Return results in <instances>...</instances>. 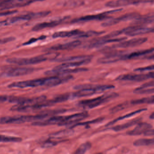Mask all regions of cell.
I'll use <instances>...</instances> for the list:
<instances>
[{"mask_svg":"<svg viewBox=\"0 0 154 154\" xmlns=\"http://www.w3.org/2000/svg\"><path fill=\"white\" fill-rule=\"evenodd\" d=\"M64 116H57L52 117L44 121H38L33 122L32 125L35 126H46L53 125L59 124L64 118Z\"/></svg>","mask_w":154,"mask_h":154,"instance_id":"obj_18","label":"cell"},{"mask_svg":"<svg viewBox=\"0 0 154 154\" xmlns=\"http://www.w3.org/2000/svg\"><path fill=\"white\" fill-rule=\"evenodd\" d=\"M81 44V42L79 40L73 41L64 44H57L52 46L48 49L49 51H57L75 49L79 47Z\"/></svg>","mask_w":154,"mask_h":154,"instance_id":"obj_16","label":"cell"},{"mask_svg":"<svg viewBox=\"0 0 154 154\" xmlns=\"http://www.w3.org/2000/svg\"><path fill=\"white\" fill-rule=\"evenodd\" d=\"M147 110V108H142V109H139V110H136V111H134V112H132V113H129V114L126 115H125L123 116L120 117L116 119H115L113 121H111L110 123H108L107 125V126H109L113 125L114 124L116 123L117 122H118L120 120H124V119H126V118H128L131 117L137 114H139V113H141V112H143Z\"/></svg>","mask_w":154,"mask_h":154,"instance_id":"obj_28","label":"cell"},{"mask_svg":"<svg viewBox=\"0 0 154 154\" xmlns=\"http://www.w3.org/2000/svg\"><path fill=\"white\" fill-rule=\"evenodd\" d=\"M147 41L146 38H134L127 41H123L114 45L113 47L116 48H128L136 47L142 45Z\"/></svg>","mask_w":154,"mask_h":154,"instance_id":"obj_12","label":"cell"},{"mask_svg":"<svg viewBox=\"0 0 154 154\" xmlns=\"http://www.w3.org/2000/svg\"><path fill=\"white\" fill-rule=\"evenodd\" d=\"M141 118H137V119H134L132 121L128 122L126 124H123L119 125L113 127L111 128L112 130L115 131V132H119V131H122L125 130L127 128L131 127L134 125L137 124L138 123L141 121Z\"/></svg>","mask_w":154,"mask_h":154,"instance_id":"obj_26","label":"cell"},{"mask_svg":"<svg viewBox=\"0 0 154 154\" xmlns=\"http://www.w3.org/2000/svg\"><path fill=\"white\" fill-rule=\"evenodd\" d=\"M91 147V144L89 142H87L82 144L77 149L75 154H82L85 153L86 152L88 151Z\"/></svg>","mask_w":154,"mask_h":154,"instance_id":"obj_31","label":"cell"},{"mask_svg":"<svg viewBox=\"0 0 154 154\" xmlns=\"http://www.w3.org/2000/svg\"><path fill=\"white\" fill-rule=\"evenodd\" d=\"M148 59H154V55H152L151 56H149L147 58Z\"/></svg>","mask_w":154,"mask_h":154,"instance_id":"obj_44","label":"cell"},{"mask_svg":"<svg viewBox=\"0 0 154 154\" xmlns=\"http://www.w3.org/2000/svg\"><path fill=\"white\" fill-rule=\"evenodd\" d=\"M130 104H131V102H126L125 103H122V104H119L116 106L114 107L113 108L110 109V112L112 114H115V113H117L119 112L121 110H124L125 108H127Z\"/></svg>","mask_w":154,"mask_h":154,"instance_id":"obj_32","label":"cell"},{"mask_svg":"<svg viewBox=\"0 0 154 154\" xmlns=\"http://www.w3.org/2000/svg\"><path fill=\"white\" fill-rule=\"evenodd\" d=\"M9 97L10 96H0V104L9 101Z\"/></svg>","mask_w":154,"mask_h":154,"instance_id":"obj_41","label":"cell"},{"mask_svg":"<svg viewBox=\"0 0 154 154\" xmlns=\"http://www.w3.org/2000/svg\"><path fill=\"white\" fill-rule=\"evenodd\" d=\"M152 87H154V80L145 83L143 84L142 86L140 87L142 88H147Z\"/></svg>","mask_w":154,"mask_h":154,"instance_id":"obj_40","label":"cell"},{"mask_svg":"<svg viewBox=\"0 0 154 154\" xmlns=\"http://www.w3.org/2000/svg\"><path fill=\"white\" fill-rule=\"evenodd\" d=\"M118 94L116 93L106 94L98 97L90 99L82 100L78 103L79 106L87 108H92L97 107L104 103L108 102L111 99L118 96Z\"/></svg>","mask_w":154,"mask_h":154,"instance_id":"obj_4","label":"cell"},{"mask_svg":"<svg viewBox=\"0 0 154 154\" xmlns=\"http://www.w3.org/2000/svg\"><path fill=\"white\" fill-rule=\"evenodd\" d=\"M153 52H154V48L148 49L139 51L135 52L129 54H124V56H123L122 60L135 58L144 56Z\"/></svg>","mask_w":154,"mask_h":154,"instance_id":"obj_24","label":"cell"},{"mask_svg":"<svg viewBox=\"0 0 154 154\" xmlns=\"http://www.w3.org/2000/svg\"><path fill=\"white\" fill-rule=\"evenodd\" d=\"M83 32L79 30H72L70 31H63L57 32L52 35L53 38H67V37L78 36Z\"/></svg>","mask_w":154,"mask_h":154,"instance_id":"obj_23","label":"cell"},{"mask_svg":"<svg viewBox=\"0 0 154 154\" xmlns=\"http://www.w3.org/2000/svg\"><path fill=\"white\" fill-rule=\"evenodd\" d=\"M154 77V72L147 74H126L121 75L116 78L117 80H129V81H141L146 80Z\"/></svg>","mask_w":154,"mask_h":154,"instance_id":"obj_11","label":"cell"},{"mask_svg":"<svg viewBox=\"0 0 154 154\" xmlns=\"http://www.w3.org/2000/svg\"><path fill=\"white\" fill-rule=\"evenodd\" d=\"M91 60V59H87L85 60L80 61L65 62V63L60 64V65L55 67L54 68L56 69H65L76 68L77 67L88 64L90 62Z\"/></svg>","mask_w":154,"mask_h":154,"instance_id":"obj_20","label":"cell"},{"mask_svg":"<svg viewBox=\"0 0 154 154\" xmlns=\"http://www.w3.org/2000/svg\"><path fill=\"white\" fill-rule=\"evenodd\" d=\"M103 119L104 118H97V119H94V120H91V121H88V122H85V123H77V124L74 125V126H73L71 127L73 128V127L79 126H84V125H88L91 124H95V123H98V122H100V121H102Z\"/></svg>","mask_w":154,"mask_h":154,"instance_id":"obj_36","label":"cell"},{"mask_svg":"<svg viewBox=\"0 0 154 154\" xmlns=\"http://www.w3.org/2000/svg\"><path fill=\"white\" fill-rule=\"evenodd\" d=\"M57 57V53H49L31 58H9L6 59V61L10 64L23 66L38 64L46 61L49 59L53 60L56 59Z\"/></svg>","mask_w":154,"mask_h":154,"instance_id":"obj_2","label":"cell"},{"mask_svg":"<svg viewBox=\"0 0 154 154\" xmlns=\"http://www.w3.org/2000/svg\"><path fill=\"white\" fill-rule=\"evenodd\" d=\"M140 14L138 13L132 12L130 13L124 14L122 16H119L118 18L114 19H109L106 22L103 23L102 24L103 27H108L112 26L117 24L119 23L121 21H126L132 20H137L140 16Z\"/></svg>","mask_w":154,"mask_h":154,"instance_id":"obj_8","label":"cell"},{"mask_svg":"<svg viewBox=\"0 0 154 154\" xmlns=\"http://www.w3.org/2000/svg\"><path fill=\"white\" fill-rule=\"evenodd\" d=\"M91 56L89 55H81V56H72V57H66V58H57L53 60L58 62H71V61H80L87 59H91Z\"/></svg>","mask_w":154,"mask_h":154,"instance_id":"obj_25","label":"cell"},{"mask_svg":"<svg viewBox=\"0 0 154 154\" xmlns=\"http://www.w3.org/2000/svg\"><path fill=\"white\" fill-rule=\"evenodd\" d=\"M88 116V112H83L77 113L68 116H64L63 120L58 125L60 126L70 125L72 124L79 123L80 121L87 118Z\"/></svg>","mask_w":154,"mask_h":154,"instance_id":"obj_9","label":"cell"},{"mask_svg":"<svg viewBox=\"0 0 154 154\" xmlns=\"http://www.w3.org/2000/svg\"><path fill=\"white\" fill-rule=\"evenodd\" d=\"M25 0H3L0 2L1 10H9L12 8L20 7V4Z\"/></svg>","mask_w":154,"mask_h":154,"instance_id":"obj_21","label":"cell"},{"mask_svg":"<svg viewBox=\"0 0 154 154\" xmlns=\"http://www.w3.org/2000/svg\"><path fill=\"white\" fill-rule=\"evenodd\" d=\"M59 143V142L52 140V139H50V140H48L45 141L42 144V146L44 147V148H50V147H52L53 146H56Z\"/></svg>","mask_w":154,"mask_h":154,"instance_id":"obj_35","label":"cell"},{"mask_svg":"<svg viewBox=\"0 0 154 154\" xmlns=\"http://www.w3.org/2000/svg\"><path fill=\"white\" fill-rule=\"evenodd\" d=\"M73 133L74 131L72 130V128L65 129V130H61L57 133L52 134L51 135V138L52 139H60L71 135Z\"/></svg>","mask_w":154,"mask_h":154,"instance_id":"obj_27","label":"cell"},{"mask_svg":"<svg viewBox=\"0 0 154 154\" xmlns=\"http://www.w3.org/2000/svg\"><path fill=\"white\" fill-rule=\"evenodd\" d=\"M134 93L136 94H150L154 93V88H142L139 87L134 90Z\"/></svg>","mask_w":154,"mask_h":154,"instance_id":"obj_34","label":"cell"},{"mask_svg":"<svg viewBox=\"0 0 154 154\" xmlns=\"http://www.w3.org/2000/svg\"><path fill=\"white\" fill-rule=\"evenodd\" d=\"M153 78H154V77Z\"/></svg>","mask_w":154,"mask_h":154,"instance_id":"obj_45","label":"cell"},{"mask_svg":"<svg viewBox=\"0 0 154 154\" xmlns=\"http://www.w3.org/2000/svg\"><path fill=\"white\" fill-rule=\"evenodd\" d=\"M15 39V38L13 37H7V38H3L0 39V45L5 44L8 42L13 41Z\"/></svg>","mask_w":154,"mask_h":154,"instance_id":"obj_38","label":"cell"},{"mask_svg":"<svg viewBox=\"0 0 154 154\" xmlns=\"http://www.w3.org/2000/svg\"><path fill=\"white\" fill-rule=\"evenodd\" d=\"M143 134L145 136H154V129H151H151L147 130Z\"/></svg>","mask_w":154,"mask_h":154,"instance_id":"obj_42","label":"cell"},{"mask_svg":"<svg viewBox=\"0 0 154 154\" xmlns=\"http://www.w3.org/2000/svg\"><path fill=\"white\" fill-rule=\"evenodd\" d=\"M135 146H146L154 145V138L151 139H140L136 140L134 143Z\"/></svg>","mask_w":154,"mask_h":154,"instance_id":"obj_29","label":"cell"},{"mask_svg":"<svg viewBox=\"0 0 154 154\" xmlns=\"http://www.w3.org/2000/svg\"><path fill=\"white\" fill-rule=\"evenodd\" d=\"M153 22H154V13L150 14L143 16L140 15L139 18L134 20L133 25L143 26Z\"/></svg>","mask_w":154,"mask_h":154,"instance_id":"obj_22","label":"cell"},{"mask_svg":"<svg viewBox=\"0 0 154 154\" xmlns=\"http://www.w3.org/2000/svg\"><path fill=\"white\" fill-rule=\"evenodd\" d=\"M68 18H69V16H65V17H61L59 19L52 20L50 21L44 22L38 24L32 27V31H38L42 30L43 29L56 27V26L62 24L63 22L65 21Z\"/></svg>","mask_w":154,"mask_h":154,"instance_id":"obj_10","label":"cell"},{"mask_svg":"<svg viewBox=\"0 0 154 154\" xmlns=\"http://www.w3.org/2000/svg\"><path fill=\"white\" fill-rule=\"evenodd\" d=\"M34 69L29 68H14L10 69L5 72V77H20L32 73Z\"/></svg>","mask_w":154,"mask_h":154,"instance_id":"obj_14","label":"cell"},{"mask_svg":"<svg viewBox=\"0 0 154 154\" xmlns=\"http://www.w3.org/2000/svg\"><path fill=\"white\" fill-rule=\"evenodd\" d=\"M113 85H98L94 86L92 85H79L75 87L78 91L73 93L70 98H79L83 97L92 96L94 94L101 93L108 90L114 88Z\"/></svg>","mask_w":154,"mask_h":154,"instance_id":"obj_1","label":"cell"},{"mask_svg":"<svg viewBox=\"0 0 154 154\" xmlns=\"http://www.w3.org/2000/svg\"><path fill=\"white\" fill-rule=\"evenodd\" d=\"M123 54L122 52L115 51L109 53L108 55L99 59L98 61L101 64H108L122 60Z\"/></svg>","mask_w":154,"mask_h":154,"instance_id":"obj_15","label":"cell"},{"mask_svg":"<svg viewBox=\"0 0 154 154\" xmlns=\"http://www.w3.org/2000/svg\"><path fill=\"white\" fill-rule=\"evenodd\" d=\"M47 86V78L37 79L31 80L18 81L9 84V88H26L36 87L40 86Z\"/></svg>","mask_w":154,"mask_h":154,"instance_id":"obj_5","label":"cell"},{"mask_svg":"<svg viewBox=\"0 0 154 154\" xmlns=\"http://www.w3.org/2000/svg\"><path fill=\"white\" fill-rule=\"evenodd\" d=\"M22 138L15 137L6 136L0 135V143H20L21 142Z\"/></svg>","mask_w":154,"mask_h":154,"instance_id":"obj_30","label":"cell"},{"mask_svg":"<svg viewBox=\"0 0 154 154\" xmlns=\"http://www.w3.org/2000/svg\"><path fill=\"white\" fill-rule=\"evenodd\" d=\"M49 116L48 114H41L36 115H22L16 116L4 117L0 118V123L5 124H21L27 122L40 121Z\"/></svg>","mask_w":154,"mask_h":154,"instance_id":"obj_3","label":"cell"},{"mask_svg":"<svg viewBox=\"0 0 154 154\" xmlns=\"http://www.w3.org/2000/svg\"><path fill=\"white\" fill-rule=\"evenodd\" d=\"M150 118L151 119H154V112L151 114V115L150 116Z\"/></svg>","mask_w":154,"mask_h":154,"instance_id":"obj_43","label":"cell"},{"mask_svg":"<svg viewBox=\"0 0 154 154\" xmlns=\"http://www.w3.org/2000/svg\"><path fill=\"white\" fill-rule=\"evenodd\" d=\"M110 34H111L109 33V34H107L103 37L94 39L88 45V48L91 49V48H96V47L102 46L106 43L120 42L125 40L127 39L125 37L119 38H113Z\"/></svg>","mask_w":154,"mask_h":154,"instance_id":"obj_7","label":"cell"},{"mask_svg":"<svg viewBox=\"0 0 154 154\" xmlns=\"http://www.w3.org/2000/svg\"><path fill=\"white\" fill-rule=\"evenodd\" d=\"M103 32H97L95 31H89L87 32H82L81 34L77 36V38H88V37L97 36L103 33Z\"/></svg>","mask_w":154,"mask_h":154,"instance_id":"obj_33","label":"cell"},{"mask_svg":"<svg viewBox=\"0 0 154 154\" xmlns=\"http://www.w3.org/2000/svg\"><path fill=\"white\" fill-rule=\"evenodd\" d=\"M88 71L85 68H73L65 69H53L51 70L46 71V74L49 76H59V75H69L71 73H78Z\"/></svg>","mask_w":154,"mask_h":154,"instance_id":"obj_13","label":"cell"},{"mask_svg":"<svg viewBox=\"0 0 154 154\" xmlns=\"http://www.w3.org/2000/svg\"><path fill=\"white\" fill-rule=\"evenodd\" d=\"M122 10V9H116V10L102 13L98 14L86 15V16H82L80 18L74 19L71 22L73 23H77L87 22L90 21L102 20L106 19H109L111 18V17L109 15V14L113 13L120 11Z\"/></svg>","mask_w":154,"mask_h":154,"instance_id":"obj_6","label":"cell"},{"mask_svg":"<svg viewBox=\"0 0 154 154\" xmlns=\"http://www.w3.org/2000/svg\"><path fill=\"white\" fill-rule=\"evenodd\" d=\"M152 125L146 123H138L133 130L128 131L127 134L130 136H138L143 134L147 130L152 128Z\"/></svg>","mask_w":154,"mask_h":154,"instance_id":"obj_17","label":"cell"},{"mask_svg":"<svg viewBox=\"0 0 154 154\" xmlns=\"http://www.w3.org/2000/svg\"><path fill=\"white\" fill-rule=\"evenodd\" d=\"M45 36H42L39 39H36V38H32V39H30L27 42H25L23 43V45H28L31 44L32 43H34V42H36V41H38L39 39H45Z\"/></svg>","mask_w":154,"mask_h":154,"instance_id":"obj_39","label":"cell"},{"mask_svg":"<svg viewBox=\"0 0 154 154\" xmlns=\"http://www.w3.org/2000/svg\"><path fill=\"white\" fill-rule=\"evenodd\" d=\"M154 70V65H152L147 66V67H144V68H140L135 69L134 70V71L142 72V71H151Z\"/></svg>","mask_w":154,"mask_h":154,"instance_id":"obj_37","label":"cell"},{"mask_svg":"<svg viewBox=\"0 0 154 154\" xmlns=\"http://www.w3.org/2000/svg\"><path fill=\"white\" fill-rule=\"evenodd\" d=\"M149 33H154V27L148 28L137 25L135 29L128 32L126 35L129 36H136Z\"/></svg>","mask_w":154,"mask_h":154,"instance_id":"obj_19","label":"cell"}]
</instances>
